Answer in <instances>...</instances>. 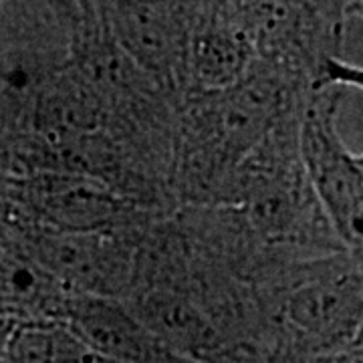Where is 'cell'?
Masks as SVG:
<instances>
[{
    "label": "cell",
    "instance_id": "1",
    "mask_svg": "<svg viewBox=\"0 0 363 363\" xmlns=\"http://www.w3.org/2000/svg\"><path fill=\"white\" fill-rule=\"evenodd\" d=\"M281 363L353 347L362 329L359 269H327L289 285L277 307Z\"/></svg>",
    "mask_w": 363,
    "mask_h": 363
},
{
    "label": "cell",
    "instance_id": "8",
    "mask_svg": "<svg viewBox=\"0 0 363 363\" xmlns=\"http://www.w3.org/2000/svg\"><path fill=\"white\" fill-rule=\"evenodd\" d=\"M16 323L18 321H14L11 317L0 315V363L6 362V347H9V341H11Z\"/></svg>",
    "mask_w": 363,
    "mask_h": 363
},
{
    "label": "cell",
    "instance_id": "6",
    "mask_svg": "<svg viewBox=\"0 0 363 363\" xmlns=\"http://www.w3.org/2000/svg\"><path fill=\"white\" fill-rule=\"evenodd\" d=\"M248 43L242 28L222 11L208 14L190 40L192 77L212 89H228L248 67Z\"/></svg>",
    "mask_w": 363,
    "mask_h": 363
},
{
    "label": "cell",
    "instance_id": "2",
    "mask_svg": "<svg viewBox=\"0 0 363 363\" xmlns=\"http://www.w3.org/2000/svg\"><path fill=\"white\" fill-rule=\"evenodd\" d=\"M339 89H323L313 97L301 123L298 152L313 194L337 234L350 248L362 247V162L335 128Z\"/></svg>",
    "mask_w": 363,
    "mask_h": 363
},
{
    "label": "cell",
    "instance_id": "4",
    "mask_svg": "<svg viewBox=\"0 0 363 363\" xmlns=\"http://www.w3.org/2000/svg\"><path fill=\"white\" fill-rule=\"evenodd\" d=\"M63 319L91 350L109 362L194 363L169 351L135 317L125 301L73 293Z\"/></svg>",
    "mask_w": 363,
    "mask_h": 363
},
{
    "label": "cell",
    "instance_id": "3",
    "mask_svg": "<svg viewBox=\"0 0 363 363\" xmlns=\"http://www.w3.org/2000/svg\"><path fill=\"white\" fill-rule=\"evenodd\" d=\"M109 234V230L67 233L51 228L28 255L69 293L125 301L133 289L135 262Z\"/></svg>",
    "mask_w": 363,
    "mask_h": 363
},
{
    "label": "cell",
    "instance_id": "5",
    "mask_svg": "<svg viewBox=\"0 0 363 363\" xmlns=\"http://www.w3.org/2000/svg\"><path fill=\"white\" fill-rule=\"evenodd\" d=\"M30 200L52 230L67 233L111 230L130 214L128 200L83 174H45L30 188Z\"/></svg>",
    "mask_w": 363,
    "mask_h": 363
},
{
    "label": "cell",
    "instance_id": "7",
    "mask_svg": "<svg viewBox=\"0 0 363 363\" xmlns=\"http://www.w3.org/2000/svg\"><path fill=\"white\" fill-rule=\"evenodd\" d=\"M4 363H113L79 337L65 319L18 321Z\"/></svg>",
    "mask_w": 363,
    "mask_h": 363
},
{
    "label": "cell",
    "instance_id": "9",
    "mask_svg": "<svg viewBox=\"0 0 363 363\" xmlns=\"http://www.w3.org/2000/svg\"><path fill=\"white\" fill-rule=\"evenodd\" d=\"M2 2H9V0H0V4H2Z\"/></svg>",
    "mask_w": 363,
    "mask_h": 363
}]
</instances>
